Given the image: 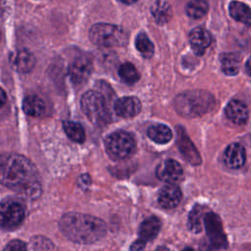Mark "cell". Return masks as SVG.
Listing matches in <instances>:
<instances>
[{
  "label": "cell",
  "mask_w": 251,
  "mask_h": 251,
  "mask_svg": "<svg viewBox=\"0 0 251 251\" xmlns=\"http://www.w3.org/2000/svg\"><path fill=\"white\" fill-rule=\"evenodd\" d=\"M0 183L29 200H34L41 194L36 167L21 154H0Z\"/></svg>",
  "instance_id": "cell-1"
},
{
  "label": "cell",
  "mask_w": 251,
  "mask_h": 251,
  "mask_svg": "<svg viewBox=\"0 0 251 251\" xmlns=\"http://www.w3.org/2000/svg\"><path fill=\"white\" fill-rule=\"evenodd\" d=\"M62 233L71 241L90 244L102 239L107 232L103 220L86 214L70 212L62 216L59 222Z\"/></svg>",
  "instance_id": "cell-2"
},
{
  "label": "cell",
  "mask_w": 251,
  "mask_h": 251,
  "mask_svg": "<svg viewBox=\"0 0 251 251\" xmlns=\"http://www.w3.org/2000/svg\"><path fill=\"white\" fill-rule=\"evenodd\" d=\"M215 106L214 97L204 90H188L175 99L176 111L182 117L192 119L200 117Z\"/></svg>",
  "instance_id": "cell-3"
},
{
  "label": "cell",
  "mask_w": 251,
  "mask_h": 251,
  "mask_svg": "<svg viewBox=\"0 0 251 251\" xmlns=\"http://www.w3.org/2000/svg\"><path fill=\"white\" fill-rule=\"evenodd\" d=\"M80 106L85 117L95 126H103L111 121L106 98L98 90L86 91L81 96Z\"/></svg>",
  "instance_id": "cell-4"
},
{
  "label": "cell",
  "mask_w": 251,
  "mask_h": 251,
  "mask_svg": "<svg viewBox=\"0 0 251 251\" xmlns=\"http://www.w3.org/2000/svg\"><path fill=\"white\" fill-rule=\"evenodd\" d=\"M89 39L100 47H119L126 43L127 36L125 30L118 25L99 23L90 27Z\"/></svg>",
  "instance_id": "cell-5"
},
{
  "label": "cell",
  "mask_w": 251,
  "mask_h": 251,
  "mask_svg": "<svg viewBox=\"0 0 251 251\" xmlns=\"http://www.w3.org/2000/svg\"><path fill=\"white\" fill-rule=\"evenodd\" d=\"M108 156L114 161H121L130 157L135 151V140L133 136L123 130L109 134L104 141Z\"/></svg>",
  "instance_id": "cell-6"
},
{
  "label": "cell",
  "mask_w": 251,
  "mask_h": 251,
  "mask_svg": "<svg viewBox=\"0 0 251 251\" xmlns=\"http://www.w3.org/2000/svg\"><path fill=\"white\" fill-rule=\"evenodd\" d=\"M25 207L15 198H6L0 202V226L14 229L20 226L25 219Z\"/></svg>",
  "instance_id": "cell-7"
},
{
  "label": "cell",
  "mask_w": 251,
  "mask_h": 251,
  "mask_svg": "<svg viewBox=\"0 0 251 251\" xmlns=\"http://www.w3.org/2000/svg\"><path fill=\"white\" fill-rule=\"evenodd\" d=\"M203 224L206 227L210 244L216 249L226 247L227 240L219 216L213 212H208L204 216Z\"/></svg>",
  "instance_id": "cell-8"
},
{
  "label": "cell",
  "mask_w": 251,
  "mask_h": 251,
  "mask_svg": "<svg viewBox=\"0 0 251 251\" xmlns=\"http://www.w3.org/2000/svg\"><path fill=\"white\" fill-rule=\"evenodd\" d=\"M92 61L89 57L81 55L74 59L69 67V75L74 84L79 85L85 82L92 73Z\"/></svg>",
  "instance_id": "cell-9"
},
{
  "label": "cell",
  "mask_w": 251,
  "mask_h": 251,
  "mask_svg": "<svg viewBox=\"0 0 251 251\" xmlns=\"http://www.w3.org/2000/svg\"><path fill=\"white\" fill-rule=\"evenodd\" d=\"M156 176L160 180L174 184L182 178L183 170L178 162L174 159H168L157 167Z\"/></svg>",
  "instance_id": "cell-10"
},
{
  "label": "cell",
  "mask_w": 251,
  "mask_h": 251,
  "mask_svg": "<svg viewBox=\"0 0 251 251\" xmlns=\"http://www.w3.org/2000/svg\"><path fill=\"white\" fill-rule=\"evenodd\" d=\"M12 68L21 74L29 73L35 66V56L27 49H19L10 57Z\"/></svg>",
  "instance_id": "cell-11"
},
{
  "label": "cell",
  "mask_w": 251,
  "mask_h": 251,
  "mask_svg": "<svg viewBox=\"0 0 251 251\" xmlns=\"http://www.w3.org/2000/svg\"><path fill=\"white\" fill-rule=\"evenodd\" d=\"M115 113L122 118L135 117L141 111V103L137 97L126 96L116 100L114 104Z\"/></svg>",
  "instance_id": "cell-12"
},
{
  "label": "cell",
  "mask_w": 251,
  "mask_h": 251,
  "mask_svg": "<svg viewBox=\"0 0 251 251\" xmlns=\"http://www.w3.org/2000/svg\"><path fill=\"white\" fill-rule=\"evenodd\" d=\"M225 164L230 169L241 168L246 161V153L244 147L239 143L229 144L224 152Z\"/></svg>",
  "instance_id": "cell-13"
},
{
  "label": "cell",
  "mask_w": 251,
  "mask_h": 251,
  "mask_svg": "<svg viewBox=\"0 0 251 251\" xmlns=\"http://www.w3.org/2000/svg\"><path fill=\"white\" fill-rule=\"evenodd\" d=\"M188 40L193 51L197 55H202L210 46L212 42V36L207 29L198 26L190 31Z\"/></svg>",
  "instance_id": "cell-14"
},
{
  "label": "cell",
  "mask_w": 251,
  "mask_h": 251,
  "mask_svg": "<svg viewBox=\"0 0 251 251\" xmlns=\"http://www.w3.org/2000/svg\"><path fill=\"white\" fill-rule=\"evenodd\" d=\"M177 144L179 151L181 152L182 156L187 160L192 165H199L201 163V157L193 145V143L190 141L188 136L186 135L185 131L179 127L178 129V139H177Z\"/></svg>",
  "instance_id": "cell-15"
},
{
  "label": "cell",
  "mask_w": 251,
  "mask_h": 251,
  "mask_svg": "<svg viewBox=\"0 0 251 251\" xmlns=\"http://www.w3.org/2000/svg\"><path fill=\"white\" fill-rule=\"evenodd\" d=\"M181 200V191L175 184L165 185L159 192L158 202L165 209H173L176 207Z\"/></svg>",
  "instance_id": "cell-16"
},
{
  "label": "cell",
  "mask_w": 251,
  "mask_h": 251,
  "mask_svg": "<svg viewBox=\"0 0 251 251\" xmlns=\"http://www.w3.org/2000/svg\"><path fill=\"white\" fill-rule=\"evenodd\" d=\"M226 118L236 125H243L248 119L247 106L239 100H231L226 107Z\"/></svg>",
  "instance_id": "cell-17"
},
{
  "label": "cell",
  "mask_w": 251,
  "mask_h": 251,
  "mask_svg": "<svg viewBox=\"0 0 251 251\" xmlns=\"http://www.w3.org/2000/svg\"><path fill=\"white\" fill-rule=\"evenodd\" d=\"M161 229V221L155 216L146 218L139 226L138 234L139 238L144 241L153 240L159 233Z\"/></svg>",
  "instance_id": "cell-18"
},
{
  "label": "cell",
  "mask_w": 251,
  "mask_h": 251,
  "mask_svg": "<svg viewBox=\"0 0 251 251\" xmlns=\"http://www.w3.org/2000/svg\"><path fill=\"white\" fill-rule=\"evenodd\" d=\"M24 112L31 117H40L46 111L45 102L37 95H28L23 101Z\"/></svg>",
  "instance_id": "cell-19"
},
{
  "label": "cell",
  "mask_w": 251,
  "mask_h": 251,
  "mask_svg": "<svg viewBox=\"0 0 251 251\" xmlns=\"http://www.w3.org/2000/svg\"><path fill=\"white\" fill-rule=\"evenodd\" d=\"M147 135L151 140L159 144L168 143L173 137V133L170 127L162 124H155L149 126L147 129Z\"/></svg>",
  "instance_id": "cell-20"
},
{
  "label": "cell",
  "mask_w": 251,
  "mask_h": 251,
  "mask_svg": "<svg viewBox=\"0 0 251 251\" xmlns=\"http://www.w3.org/2000/svg\"><path fill=\"white\" fill-rule=\"evenodd\" d=\"M230 16L237 22L243 24L251 23V9L240 1H231L228 6Z\"/></svg>",
  "instance_id": "cell-21"
},
{
  "label": "cell",
  "mask_w": 251,
  "mask_h": 251,
  "mask_svg": "<svg viewBox=\"0 0 251 251\" xmlns=\"http://www.w3.org/2000/svg\"><path fill=\"white\" fill-rule=\"evenodd\" d=\"M151 14L159 25H164L168 23L172 17V8L169 3L158 0L151 7Z\"/></svg>",
  "instance_id": "cell-22"
},
{
  "label": "cell",
  "mask_w": 251,
  "mask_h": 251,
  "mask_svg": "<svg viewBox=\"0 0 251 251\" xmlns=\"http://www.w3.org/2000/svg\"><path fill=\"white\" fill-rule=\"evenodd\" d=\"M223 72L227 75H235L240 68V57L236 53H225L221 56Z\"/></svg>",
  "instance_id": "cell-23"
},
{
  "label": "cell",
  "mask_w": 251,
  "mask_h": 251,
  "mask_svg": "<svg viewBox=\"0 0 251 251\" xmlns=\"http://www.w3.org/2000/svg\"><path fill=\"white\" fill-rule=\"evenodd\" d=\"M63 128L67 136L76 143H82L85 140V131L82 126L72 121L63 122Z\"/></svg>",
  "instance_id": "cell-24"
},
{
  "label": "cell",
  "mask_w": 251,
  "mask_h": 251,
  "mask_svg": "<svg viewBox=\"0 0 251 251\" xmlns=\"http://www.w3.org/2000/svg\"><path fill=\"white\" fill-rule=\"evenodd\" d=\"M204 209L202 206L196 205L189 213L187 226L188 229L193 233H198L203 228V221H204Z\"/></svg>",
  "instance_id": "cell-25"
},
{
  "label": "cell",
  "mask_w": 251,
  "mask_h": 251,
  "mask_svg": "<svg viewBox=\"0 0 251 251\" xmlns=\"http://www.w3.org/2000/svg\"><path fill=\"white\" fill-rule=\"evenodd\" d=\"M208 9L207 0H191L186 6V14L192 19H200L206 15Z\"/></svg>",
  "instance_id": "cell-26"
},
{
  "label": "cell",
  "mask_w": 251,
  "mask_h": 251,
  "mask_svg": "<svg viewBox=\"0 0 251 251\" xmlns=\"http://www.w3.org/2000/svg\"><path fill=\"white\" fill-rule=\"evenodd\" d=\"M119 75L127 84H133L139 79V73L131 63H124L119 69Z\"/></svg>",
  "instance_id": "cell-27"
},
{
  "label": "cell",
  "mask_w": 251,
  "mask_h": 251,
  "mask_svg": "<svg viewBox=\"0 0 251 251\" xmlns=\"http://www.w3.org/2000/svg\"><path fill=\"white\" fill-rule=\"evenodd\" d=\"M135 47L138 52L145 58H151L154 54V45L148 36L143 32L136 36Z\"/></svg>",
  "instance_id": "cell-28"
},
{
  "label": "cell",
  "mask_w": 251,
  "mask_h": 251,
  "mask_svg": "<svg viewBox=\"0 0 251 251\" xmlns=\"http://www.w3.org/2000/svg\"><path fill=\"white\" fill-rule=\"evenodd\" d=\"M30 248L31 251H54L52 241L42 235H36L30 239Z\"/></svg>",
  "instance_id": "cell-29"
},
{
  "label": "cell",
  "mask_w": 251,
  "mask_h": 251,
  "mask_svg": "<svg viewBox=\"0 0 251 251\" xmlns=\"http://www.w3.org/2000/svg\"><path fill=\"white\" fill-rule=\"evenodd\" d=\"M2 251H27V247L24 241L20 239H14L7 243Z\"/></svg>",
  "instance_id": "cell-30"
},
{
  "label": "cell",
  "mask_w": 251,
  "mask_h": 251,
  "mask_svg": "<svg viewBox=\"0 0 251 251\" xmlns=\"http://www.w3.org/2000/svg\"><path fill=\"white\" fill-rule=\"evenodd\" d=\"M146 243H147L146 241L138 238L137 240H134L132 242V244L129 247V250L130 251H143L146 246Z\"/></svg>",
  "instance_id": "cell-31"
},
{
  "label": "cell",
  "mask_w": 251,
  "mask_h": 251,
  "mask_svg": "<svg viewBox=\"0 0 251 251\" xmlns=\"http://www.w3.org/2000/svg\"><path fill=\"white\" fill-rule=\"evenodd\" d=\"M7 102V94L3 88L0 87V108H2Z\"/></svg>",
  "instance_id": "cell-32"
},
{
  "label": "cell",
  "mask_w": 251,
  "mask_h": 251,
  "mask_svg": "<svg viewBox=\"0 0 251 251\" xmlns=\"http://www.w3.org/2000/svg\"><path fill=\"white\" fill-rule=\"evenodd\" d=\"M245 70H246V73L248 75L251 76V56L250 58L248 59L247 63H246V66H245Z\"/></svg>",
  "instance_id": "cell-33"
},
{
  "label": "cell",
  "mask_w": 251,
  "mask_h": 251,
  "mask_svg": "<svg viewBox=\"0 0 251 251\" xmlns=\"http://www.w3.org/2000/svg\"><path fill=\"white\" fill-rule=\"evenodd\" d=\"M119 1H121V2H123L125 4H132V3L136 2L137 0H119Z\"/></svg>",
  "instance_id": "cell-34"
},
{
  "label": "cell",
  "mask_w": 251,
  "mask_h": 251,
  "mask_svg": "<svg viewBox=\"0 0 251 251\" xmlns=\"http://www.w3.org/2000/svg\"><path fill=\"white\" fill-rule=\"evenodd\" d=\"M155 251H169V249L167 247H165V246H160Z\"/></svg>",
  "instance_id": "cell-35"
},
{
  "label": "cell",
  "mask_w": 251,
  "mask_h": 251,
  "mask_svg": "<svg viewBox=\"0 0 251 251\" xmlns=\"http://www.w3.org/2000/svg\"><path fill=\"white\" fill-rule=\"evenodd\" d=\"M182 251H194L192 248H190V247H186V248H184Z\"/></svg>",
  "instance_id": "cell-36"
},
{
  "label": "cell",
  "mask_w": 251,
  "mask_h": 251,
  "mask_svg": "<svg viewBox=\"0 0 251 251\" xmlns=\"http://www.w3.org/2000/svg\"><path fill=\"white\" fill-rule=\"evenodd\" d=\"M0 40H1V32H0Z\"/></svg>",
  "instance_id": "cell-37"
}]
</instances>
